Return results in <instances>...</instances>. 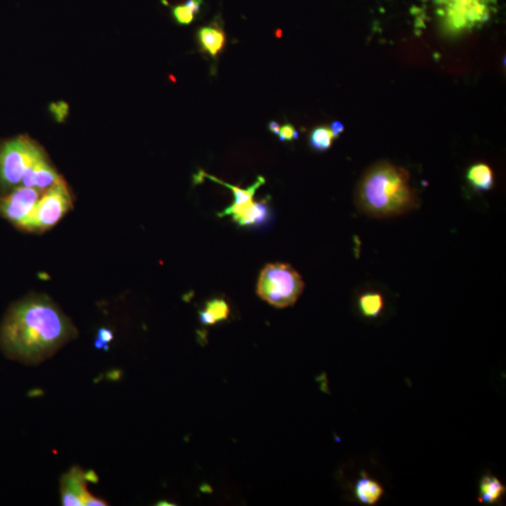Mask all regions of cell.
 Wrapping results in <instances>:
<instances>
[{
  "instance_id": "21",
  "label": "cell",
  "mask_w": 506,
  "mask_h": 506,
  "mask_svg": "<svg viewBox=\"0 0 506 506\" xmlns=\"http://www.w3.org/2000/svg\"><path fill=\"white\" fill-rule=\"evenodd\" d=\"M51 111H52V112L55 114V116H56L57 119L59 120L60 117V119H61L62 120L63 117H64L66 116V114H67L68 107H66L65 104H63V102H61V104H53L52 108H51Z\"/></svg>"
},
{
  "instance_id": "23",
  "label": "cell",
  "mask_w": 506,
  "mask_h": 506,
  "mask_svg": "<svg viewBox=\"0 0 506 506\" xmlns=\"http://www.w3.org/2000/svg\"><path fill=\"white\" fill-rule=\"evenodd\" d=\"M330 128L331 131H332L334 136H335V138H337V137L339 136L343 131H344V126H343L342 122L334 121L332 124H331Z\"/></svg>"
},
{
  "instance_id": "15",
  "label": "cell",
  "mask_w": 506,
  "mask_h": 506,
  "mask_svg": "<svg viewBox=\"0 0 506 506\" xmlns=\"http://www.w3.org/2000/svg\"><path fill=\"white\" fill-rule=\"evenodd\" d=\"M230 308L224 299H212L207 303L200 313V320L204 325H214L228 318Z\"/></svg>"
},
{
  "instance_id": "7",
  "label": "cell",
  "mask_w": 506,
  "mask_h": 506,
  "mask_svg": "<svg viewBox=\"0 0 506 506\" xmlns=\"http://www.w3.org/2000/svg\"><path fill=\"white\" fill-rule=\"evenodd\" d=\"M42 194L36 188L16 187L11 193L0 198V214L25 230Z\"/></svg>"
},
{
  "instance_id": "22",
  "label": "cell",
  "mask_w": 506,
  "mask_h": 506,
  "mask_svg": "<svg viewBox=\"0 0 506 506\" xmlns=\"http://www.w3.org/2000/svg\"><path fill=\"white\" fill-rule=\"evenodd\" d=\"M98 339L102 340L104 344H108L114 339V334L108 328H101L98 332Z\"/></svg>"
},
{
  "instance_id": "6",
  "label": "cell",
  "mask_w": 506,
  "mask_h": 506,
  "mask_svg": "<svg viewBox=\"0 0 506 506\" xmlns=\"http://www.w3.org/2000/svg\"><path fill=\"white\" fill-rule=\"evenodd\" d=\"M440 5H445V10L441 11V14L444 17L445 30L450 34L470 30L484 24L488 18L486 0H445Z\"/></svg>"
},
{
  "instance_id": "8",
  "label": "cell",
  "mask_w": 506,
  "mask_h": 506,
  "mask_svg": "<svg viewBox=\"0 0 506 506\" xmlns=\"http://www.w3.org/2000/svg\"><path fill=\"white\" fill-rule=\"evenodd\" d=\"M196 176L203 177V179H204V177H205V179H210L212 180V181L219 183V184L224 186V187L233 191L234 197L233 205L225 208V210L219 212L218 215L221 217V218H222V217L231 216L233 221L236 222V224L239 219L245 215V213L253 207L254 203H255L254 202L253 197L255 195L256 191L265 183L264 177L258 176L256 181L248 188H240L236 187V186L222 181V180L217 179V177L205 173L204 171H200L199 176Z\"/></svg>"
},
{
  "instance_id": "11",
  "label": "cell",
  "mask_w": 506,
  "mask_h": 506,
  "mask_svg": "<svg viewBox=\"0 0 506 506\" xmlns=\"http://www.w3.org/2000/svg\"><path fill=\"white\" fill-rule=\"evenodd\" d=\"M197 41L203 53L216 59L225 47L226 36L224 28L216 22L205 25L199 28Z\"/></svg>"
},
{
  "instance_id": "3",
  "label": "cell",
  "mask_w": 506,
  "mask_h": 506,
  "mask_svg": "<svg viewBox=\"0 0 506 506\" xmlns=\"http://www.w3.org/2000/svg\"><path fill=\"white\" fill-rule=\"evenodd\" d=\"M304 282L290 265L270 264L260 274L257 294L278 308L293 306L304 291Z\"/></svg>"
},
{
  "instance_id": "25",
  "label": "cell",
  "mask_w": 506,
  "mask_h": 506,
  "mask_svg": "<svg viewBox=\"0 0 506 506\" xmlns=\"http://www.w3.org/2000/svg\"><path fill=\"white\" fill-rule=\"evenodd\" d=\"M85 477H87V480H90V481L98 482V477H97L96 474L92 471L85 473Z\"/></svg>"
},
{
  "instance_id": "9",
  "label": "cell",
  "mask_w": 506,
  "mask_h": 506,
  "mask_svg": "<svg viewBox=\"0 0 506 506\" xmlns=\"http://www.w3.org/2000/svg\"><path fill=\"white\" fill-rule=\"evenodd\" d=\"M87 477L81 468L74 466L67 474H63L61 481L62 505L65 506L87 505L92 497L88 491Z\"/></svg>"
},
{
  "instance_id": "2",
  "label": "cell",
  "mask_w": 506,
  "mask_h": 506,
  "mask_svg": "<svg viewBox=\"0 0 506 506\" xmlns=\"http://www.w3.org/2000/svg\"><path fill=\"white\" fill-rule=\"evenodd\" d=\"M360 207L376 217L399 215L413 208L416 199L404 169L380 164L363 177L359 190Z\"/></svg>"
},
{
  "instance_id": "14",
  "label": "cell",
  "mask_w": 506,
  "mask_h": 506,
  "mask_svg": "<svg viewBox=\"0 0 506 506\" xmlns=\"http://www.w3.org/2000/svg\"><path fill=\"white\" fill-rule=\"evenodd\" d=\"M467 179L477 191H490L494 184L493 170L485 164H474L469 169Z\"/></svg>"
},
{
  "instance_id": "19",
  "label": "cell",
  "mask_w": 506,
  "mask_h": 506,
  "mask_svg": "<svg viewBox=\"0 0 506 506\" xmlns=\"http://www.w3.org/2000/svg\"><path fill=\"white\" fill-rule=\"evenodd\" d=\"M334 139L336 138L330 127L319 126V127L313 128L310 134V145L314 150L323 152V151L330 150Z\"/></svg>"
},
{
  "instance_id": "18",
  "label": "cell",
  "mask_w": 506,
  "mask_h": 506,
  "mask_svg": "<svg viewBox=\"0 0 506 506\" xmlns=\"http://www.w3.org/2000/svg\"><path fill=\"white\" fill-rule=\"evenodd\" d=\"M267 199L261 202H255L253 207L239 219V226L258 225L264 224L268 218Z\"/></svg>"
},
{
  "instance_id": "12",
  "label": "cell",
  "mask_w": 506,
  "mask_h": 506,
  "mask_svg": "<svg viewBox=\"0 0 506 506\" xmlns=\"http://www.w3.org/2000/svg\"><path fill=\"white\" fill-rule=\"evenodd\" d=\"M384 488L375 480L363 474L354 487V494L359 502L365 505H375L384 495Z\"/></svg>"
},
{
  "instance_id": "24",
  "label": "cell",
  "mask_w": 506,
  "mask_h": 506,
  "mask_svg": "<svg viewBox=\"0 0 506 506\" xmlns=\"http://www.w3.org/2000/svg\"><path fill=\"white\" fill-rule=\"evenodd\" d=\"M268 130H270L271 133L278 135L279 130H281V126H279L278 122L270 121L268 123Z\"/></svg>"
},
{
  "instance_id": "1",
  "label": "cell",
  "mask_w": 506,
  "mask_h": 506,
  "mask_svg": "<svg viewBox=\"0 0 506 506\" xmlns=\"http://www.w3.org/2000/svg\"><path fill=\"white\" fill-rule=\"evenodd\" d=\"M78 335L71 320L49 299L33 296L14 306L0 327L6 353L25 364L50 359Z\"/></svg>"
},
{
  "instance_id": "16",
  "label": "cell",
  "mask_w": 506,
  "mask_h": 506,
  "mask_svg": "<svg viewBox=\"0 0 506 506\" xmlns=\"http://www.w3.org/2000/svg\"><path fill=\"white\" fill-rule=\"evenodd\" d=\"M203 0H188L185 4L177 5L173 8V16L177 24L188 25L195 19L201 10Z\"/></svg>"
},
{
  "instance_id": "20",
  "label": "cell",
  "mask_w": 506,
  "mask_h": 506,
  "mask_svg": "<svg viewBox=\"0 0 506 506\" xmlns=\"http://www.w3.org/2000/svg\"><path fill=\"white\" fill-rule=\"evenodd\" d=\"M278 135L279 141L291 142L293 141V140L299 138V133L293 125L287 123V124H284L281 127Z\"/></svg>"
},
{
  "instance_id": "4",
  "label": "cell",
  "mask_w": 506,
  "mask_h": 506,
  "mask_svg": "<svg viewBox=\"0 0 506 506\" xmlns=\"http://www.w3.org/2000/svg\"><path fill=\"white\" fill-rule=\"evenodd\" d=\"M44 155L42 148L28 137L5 143L0 150V183L3 187L16 188L25 169Z\"/></svg>"
},
{
  "instance_id": "5",
  "label": "cell",
  "mask_w": 506,
  "mask_h": 506,
  "mask_svg": "<svg viewBox=\"0 0 506 506\" xmlns=\"http://www.w3.org/2000/svg\"><path fill=\"white\" fill-rule=\"evenodd\" d=\"M73 207V200L65 181L48 188L34 208L25 230L44 231L52 228Z\"/></svg>"
},
{
  "instance_id": "17",
  "label": "cell",
  "mask_w": 506,
  "mask_h": 506,
  "mask_svg": "<svg viewBox=\"0 0 506 506\" xmlns=\"http://www.w3.org/2000/svg\"><path fill=\"white\" fill-rule=\"evenodd\" d=\"M359 308L363 315L375 318L384 308V299L380 294L368 293L359 297Z\"/></svg>"
},
{
  "instance_id": "13",
  "label": "cell",
  "mask_w": 506,
  "mask_h": 506,
  "mask_svg": "<svg viewBox=\"0 0 506 506\" xmlns=\"http://www.w3.org/2000/svg\"><path fill=\"white\" fill-rule=\"evenodd\" d=\"M505 493V485L495 476H483L480 481L479 502L481 504L494 505L501 501Z\"/></svg>"
},
{
  "instance_id": "10",
  "label": "cell",
  "mask_w": 506,
  "mask_h": 506,
  "mask_svg": "<svg viewBox=\"0 0 506 506\" xmlns=\"http://www.w3.org/2000/svg\"><path fill=\"white\" fill-rule=\"evenodd\" d=\"M62 182H64V179L51 167L47 155L37 159L25 169L21 181L24 187L36 188L42 193Z\"/></svg>"
}]
</instances>
